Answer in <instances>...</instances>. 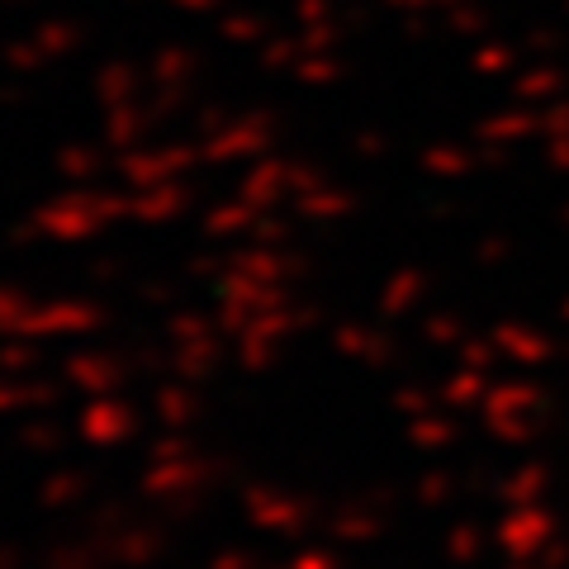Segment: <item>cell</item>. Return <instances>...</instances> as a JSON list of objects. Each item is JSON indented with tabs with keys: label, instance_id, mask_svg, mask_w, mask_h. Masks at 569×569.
I'll list each match as a JSON object with an SVG mask.
<instances>
[]
</instances>
